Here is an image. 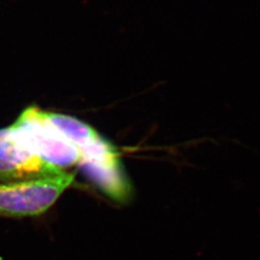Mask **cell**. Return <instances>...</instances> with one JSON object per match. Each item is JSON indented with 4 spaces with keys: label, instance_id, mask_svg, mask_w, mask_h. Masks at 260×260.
<instances>
[{
    "label": "cell",
    "instance_id": "1",
    "mask_svg": "<svg viewBox=\"0 0 260 260\" xmlns=\"http://www.w3.org/2000/svg\"><path fill=\"white\" fill-rule=\"evenodd\" d=\"M75 174L64 171L49 177L0 183V216L35 217L45 213L72 185Z\"/></svg>",
    "mask_w": 260,
    "mask_h": 260
},
{
    "label": "cell",
    "instance_id": "2",
    "mask_svg": "<svg viewBox=\"0 0 260 260\" xmlns=\"http://www.w3.org/2000/svg\"><path fill=\"white\" fill-rule=\"evenodd\" d=\"M13 125L30 149L55 167L63 170L79 163L80 150L56 129L47 112L29 106Z\"/></svg>",
    "mask_w": 260,
    "mask_h": 260
},
{
    "label": "cell",
    "instance_id": "3",
    "mask_svg": "<svg viewBox=\"0 0 260 260\" xmlns=\"http://www.w3.org/2000/svg\"><path fill=\"white\" fill-rule=\"evenodd\" d=\"M61 172L30 149L13 124L0 129V181L34 179Z\"/></svg>",
    "mask_w": 260,
    "mask_h": 260
},
{
    "label": "cell",
    "instance_id": "4",
    "mask_svg": "<svg viewBox=\"0 0 260 260\" xmlns=\"http://www.w3.org/2000/svg\"><path fill=\"white\" fill-rule=\"evenodd\" d=\"M78 165L104 194L118 203H125L131 196V186L119 153L109 142L81 155Z\"/></svg>",
    "mask_w": 260,
    "mask_h": 260
},
{
    "label": "cell",
    "instance_id": "5",
    "mask_svg": "<svg viewBox=\"0 0 260 260\" xmlns=\"http://www.w3.org/2000/svg\"><path fill=\"white\" fill-rule=\"evenodd\" d=\"M47 117L56 129L78 149L89 145L101 136L93 127L74 117L47 112Z\"/></svg>",
    "mask_w": 260,
    "mask_h": 260
}]
</instances>
